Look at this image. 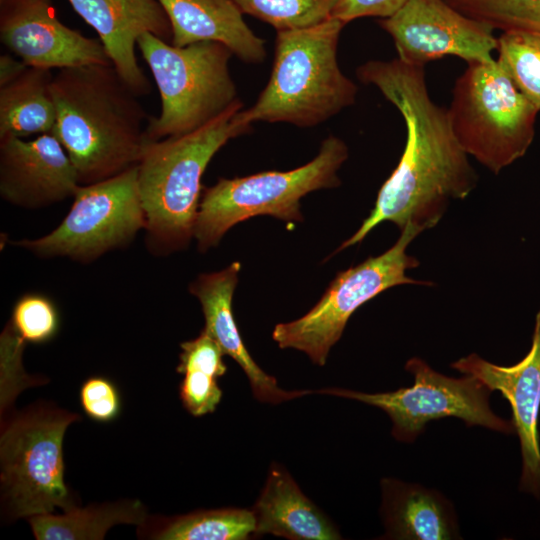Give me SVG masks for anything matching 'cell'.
<instances>
[{
  "mask_svg": "<svg viewBox=\"0 0 540 540\" xmlns=\"http://www.w3.org/2000/svg\"><path fill=\"white\" fill-rule=\"evenodd\" d=\"M358 79L375 86L404 119L407 138L397 167L381 186L374 208L336 252L361 242L382 222L401 231L413 224L435 227L451 199H464L477 184L467 153L457 141L447 108L430 97L425 67L399 58L371 60L356 69Z\"/></svg>",
  "mask_w": 540,
  "mask_h": 540,
  "instance_id": "obj_1",
  "label": "cell"
},
{
  "mask_svg": "<svg viewBox=\"0 0 540 540\" xmlns=\"http://www.w3.org/2000/svg\"><path fill=\"white\" fill-rule=\"evenodd\" d=\"M52 134L70 157L81 185L136 166L149 115L113 65L59 69L52 81Z\"/></svg>",
  "mask_w": 540,
  "mask_h": 540,
  "instance_id": "obj_2",
  "label": "cell"
},
{
  "mask_svg": "<svg viewBox=\"0 0 540 540\" xmlns=\"http://www.w3.org/2000/svg\"><path fill=\"white\" fill-rule=\"evenodd\" d=\"M243 103L180 136L146 140L137 164L147 240L157 253L179 250L194 237L203 191L202 176L231 139L251 130L239 118Z\"/></svg>",
  "mask_w": 540,
  "mask_h": 540,
  "instance_id": "obj_3",
  "label": "cell"
},
{
  "mask_svg": "<svg viewBox=\"0 0 540 540\" xmlns=\"http://www.w3.org/2000/svg\"><path fill=\"white\" fill-rule=\"evenodd\" d=\"M344 25L331 17L310 27L277 31L269 81L239 118L249 125L264 121L312 127L353 105L358 87L337 61Z\"/></svg>",
  "mask_w": 540,
  "mask_h": 540,
  "instance_id": "obj_4",
  "label": "cell"
},
{
  "mask_svg": "<svg viewBox=\"0 0 540 540\" xmlns=\"http://www.w3.org/2000/svg\"><path fill=\"white\" fill-rule=\"evenodd\" d=\"M137 46L161 98L160 114L148 118V140L190 133L242 103L229 70L233 53L224 44L177 47L146 32Z\"/></svg>",
  "mask_w": 540,
  "mask_h": 540,
  "instance_id": "obj_5",
  "label": "cell"
},
{
  "mask_svg": "<svg viewBox=\"0 0 540 540\" xmlns=\"http://www.w3.org/2000/svg\"><path fill=\"white\" fill-rule=\"evenodd\" d=\"M447 111L467 155L498 174L531 146L540 110L493 59L467 64L455 81Z\"/></svg>",
  "mask_w": 540,
  "mask_h": 540,
  "instance_id": "obj_6",
  "label": "cell"
},
{
  "mask_svg": "<svg viewBox=\"0 0 540 540\" xmlns=\"http://www.w3.org/2000/svg\"><path fill=\"white\" fill-rule=\"evenodd\" d=\"M347 158L345 142L331 135L313 160L296 169L220 178L203 188L194 228L198 249L206 252L217 246L232 226L254 216L302 222L300 199L312 191L340 185L337 171Z\"/></svg>",
  "mask_w": 540,
  "mask_h": 540,
  "instance_id": "obj_7",
  "label": "cell"
},
{
  "mask_svg": "<svg viewBox=\"0 0 540 540\" xmlns=\"http://www.w3.org/2000/svg\"><path fill=\"white\" fill-rule=\"evenodd\" d=\"M80 419L64 409L30 408L13 417L0 440L2 502L12 519L74 507L64 483L63 439Z\"/></svg>",
  "mask_w": 540,
  "mask_h": 540,
  "instance_id": "obj_8",
  "label": "cell"
},
{
  "mask_svg": "<svg viewBox=\"0 0 540 540\" xmlns=\"http://www.w3.org/2000/svg\"><path fill=\"white\" fill-rule=\"evenodd\" d=\"M421 232L418 227L408 224L386 252L339 272L321 299L304 316L275 326L273 340L280 348L302 351L313 363L324 366L331 347L340 339L347 321L360 306L398 285H432L405 274L419 265L406 250Z\"/></svg>",
  "mask_w": 540,
  "mask_h": 540,
  "instance_id": "obj_9",
  "label": "cell"
},
{
  "mask_svg": "<svg viewBox=\"0 0 540 540\" xmlns=\"http://www.w3.org/2000/svg\"><path fill=\"white\" fill-rule=\"evenodd\" d=\"M73 198L70 211L52 232L13 244L40 257L86 263L128 244L145 229L137 165L106 180L80 185Z\"/></svg>",
  "mask_w": 540,
  "mask_h": 540,
  "instance_id": "obj_10",
  "label": "cell"
},
{
  "mask_svg": "<svg viewBox=\"0 0 540 540\" xmlns=\"http://www.w3.org/2000/svg\"><path fill=\"white\" fill-rule=\"evenodd\" d=\"M405 369L414 384L396 391L365 393L343 388L319 392L357 400L375 406L390 417L392 435L398 441L413 442L431 420L459 418L467 426H482L505 434L515 433L512 421L500 418L489 405L492 392L473 376L453 378L433 370L424 360L413 357Z\"/></svg>",
  "mask_w": 540,
  "mask_h": 540,
  "instance_id": "obj_11",
  "label": "cell"
},
{
  "mask_svg": "<svg viewBox=\"0 0 540 540\" xmlns=\"http://www.w3.org/2000/svg\"><path fill=\"white\" fill-rule=\"evenodd\" d=\"M380 26L393 39L398 58L424 66L445 56L467 64L493 60L497 37L493 29L457 9L447 0H408Z\"/></svg>",
  "mask_w": 540,
  "mask_h": 540,
  "instance_id": "obj_12",
  "label": "cell"
},
{
  "mask_svg": "<svg viewBox=\"0 0 540 540\" xmlns=\"http://www.w3.org/2000/svg\"><path fill=\"white\" fill-rule=\"evenodd\" d=\"M52 4V0H0L2 44L33 67L112 65L100 39L64 25Z\"/></svg>",
  "mask_w": 540,
  "mask_h": 540,
  "instance_id": "obj_13",
  "label": "cell"
},
{
  "mask_svg": "<svg viewBox=\"0 0 540 540\" xmlns=\"http://www.w3.org/2000/svg\"><path fill=\"white\" fill-rule=\"evenodd\" d=\"M462 374L482 382L491 391H499L510 403L512 423L518 435L522 456L520 491L540 497V309L529 352L512 366H500L472 353L451 364Z\"/></svg>",
  "mask_w": 540,
  "mask_h": 540,
  "instance_id": "obj_14",
  "label": "cell"
},
{
  "mask_svg": "<svg viewBox=\"0 0 540 540\" xmlns=\"http://www.w3.org/2000/svg\"><path fill=\"white\" fill-rule=\"evenodd\" d=\"M67 152L52 134L26 141L0 138V195L16 206L35 209L73 197L80 186Z\"/></svg>",
  "mask_w": 540,
  "mask_h": 540,
  "instance_id": "obj_15",
  "label": "cell"
},
{
  "mask_svg": "<svg viewBox=\"0 0 540 540\" xmlns=\"http://www.w3.org/2000/svg\"><path fill=\"white\" fill-rule=\"evenodd\" d=\"M97 32L107 55L126 84L138 95L151 91L135 54L139 37L152 33L170 42L168 16L158 0H68Z\"/></svg>",
  "mask_w": 540,
  "mask_h": 540,
  "instance_id": "obj_16",
  "label": "cell"
},
{
  "mask_svg": "<svg viewBox=\"0 0 540 540\" xmlns=\"http://www.w3.org/2000/svg\"><path fill=\"white\" fill-rule=\"evenodd\" d=\"M241 269L233 262L223 270L202 273L189 286L202 306L206 331L221 347L224 355L239 364L249 379L254 397L272 404L304 396L310 391H287L253 360L243 343L232 311V298Z\"/></svg>",
  "mask_w": 540,
  "mask_h": 540,
  "instance_id": "obj_17",
  "label": "cell"
},
{
  "mask_svg": "<svg viewBox=\"0 0 540 540\" xmlns=\"http://www.w3.org/2000/svg\"><path fill=\"white\" fill-rule=\"evenodd\" d=\"M170 21L171 44L177 47L214 41L246 63L266 57L265 41L243 19L233 0H158Z\"/></svg>",
  "mask_w": 540,
  "mask_h": 540,
  "instance_id": "obj_18",
  "label": "cell"
},
{
  "mask_svg": "<svg viewBox=\"0 0 540 540\" xmlns=\"http://www.w3.org/2000/svg\"><path fill=\"white\" fill-rule=\"evenodd\" d=\"M385 538L399 540L459 539L453 504L439 491L393 478L381 481Z\"/></svg>",
  "mask_w": 540,
  "mask_h": 540,
  "instance_id": "obj_19",
  "label": "cell"
},
{
  "mask_svg": "<svg viewBox=\"0 0 540 540\" xmlns=\"http://www.w3.org/2000/svg\"><path fill=\"white\" fill-rule=\"evenodd\" d=\"M252 512L254 536L271 534L291 540H336L333 522L300 490L280 465H272Z\"/></svg>",
  "mask_w": 540,
  "mask_h": 540,
  "instance_id": "obj_20",
  "label": "cell"
},
{
  "mask_svg": "<svg viewBox=\"0 0 540 540\" xmlns=\"http://www.w3.org/2000/svg\"><path fill=\"white\" fill-rule=\"evenodd\" d=\"M50 69L27 66L0 87V138L52 133L56 107Z\"/></svg>",
  "mask_w": 540,
  "mask_h": 540,
  "instance_id": "obj_21",
  "label": "cell"
},
{
  "mask_svg": "<svg viewBox=\"0 0 540 540\" xmlns=\"http://www.w3.org/2000/svg\"><path fill=\"white\" fill-rule=\"evenodd\" d=\"M38 540H99L116 524L142 525L146 511L139 500L72 507L62 515L51 513L27 518Z\"/></svg>",
  "mask_w": 540,
  "mask_h": 540,
  "instance_id": "obj_22",
  "label": "cell"
},
{
  "mask_svg": "<svg viewBox=\"0 0 540 540\" xmlns=\"http://www.w3.org/2000/svg\"><path fill=\"white\" fill-rule=\"evenodd\" d=\"M256 528L252 511L239 508L206 510L181 515L168 521L154 539L160 540H244Z\"/></svg>",
  "mask_w": 540,
  "mask_h": 540,
  "instance_id": "obj_23",
  "label": "cell"
},
{
  "mask_svg": "<svg viewBox=\"0 0 540 540\" xmlns=\"http://www.w3.org/2000/svg\"><path fill=\"white\" fill-rule=\"evenodd\" d=\"M496 51L516 87L540 110V31H504Z\"/></svg>",
  "mask_w": 540,
  "mask_h": 540,
  "instance_id": "obj_24",
  "label": "cell"
},
{
  "mask_svg": "<svg viewBox=\"0 0 540 540\" xmlns=\"http://www.w3.org/2000/svg\"><path fill=\"white\" fill-rule=\"evenodd\" d=\"M240 10L277 31L310 27L332 17L335 0H233Z\"/></svg>",
  "mask_w": 540,
  "mask_h": 540,
  "instance_id": "obj_25",
  "label": "cell"
},
{
  "mask_svg": "<svg viewBox=\"0 0 540 540\" xmlns=\"http://www.w3.org/2000/svg\"><path fill=\"white\" fill-rule=\"evenodd\" d=\"M493 30L540 31V0H447Z\"/></svg>",
  "mask_w": 540,
  "mask_h": 540,
  "instance_id": "obj_26",
  "label": "cell"
},
{
  "mask_svg": "<svg viewBox=\"0 0 540 540\" xmlns=\"http://www.w3.org/2000/svg\"><path fill=\"white\" fill-rule=\"evenodd\" d=\"M11 326L23 342L43 344L57 334L59 314L48 297L29 293L15 303Z\"/></svg>",
  "mask_w": 540,
  "mask_h": 540,
  "instance_id": "obj_27",
  "label": "cell"
},
{
  "mask_svg": "<svg viewBox=\"0 0 540 540\" xmlns=\"http://www.w3.org/2000/svg\"><path fill=\"white\" fill-rule=\"evenodd\" d=\"M181 353L177 372L201 371L215 378L225 374L227 367L223 361V351L219 344L204 330L190 341L180 344Z\"/></svg>",
  "mask_w": 540,
  "mask_h": 540,
  "instance_id": "obj_28",
  "label": "cell"
},
{
  "mask_svg": "<svg viewBox=\"0 0 540 540\" xmlns=\"http://www.w3.org/2000/svg\"><path fill=\"white\" fill-rule=\"evenodd\" d=\"M79 397L85 414L97 422H110L120 413L118 389L105 377L93 376L85 380Z\"/></svg>",
  "mask_w": 540,
  "mask_h": 540,
  "instance_id": "obj_29",
  "label": "cell"
},
{
  "mask_svg": "<svg viewBox=\"0 0 540 540\" xmlns=\"http://www.w3.org/2000/svg\"><path fill=\"white\" fill-rule=\"evenodd\" d=\"M217 378L201 371H188L179 386V396L184 408L200 417L214 412L222 398Z\"/></svg>",
  "mask_w": 540,
  "mask_h": 540,
  "instance_id": "obj_30",
  "label": "cell"
},
{
  "mask_svg": "<svg viewBox=\"0 0 540 540\" xmlns=\"http://www.w3.org/2000/svg\"><path fill=\"white\" fill-rule=\"evenodd\" d=\"M408 0H335L332 17L345 24L362 17L387 18Z\"/></svg>",
  "mask_w": 540,
  "mask_h": 540,
  "instance_id": "obj_31",
  "label": "cell"
},
{
  "mask_svg": "<svg viewBox=\"0 0 540 540\" xmlns=\"http://www.w3.org/2000/svg\"><path fill=\"white\" fill-rule=\"evenodd\" d=\"M21 59L17 60L8 54L0 56V87L18 77L27 67Z\"/></svg>",
  "mask_w": 540,
  "mask_h": 540,
  "instance_id": "obj_32",
  "label": "cell"
}]
</instances>
